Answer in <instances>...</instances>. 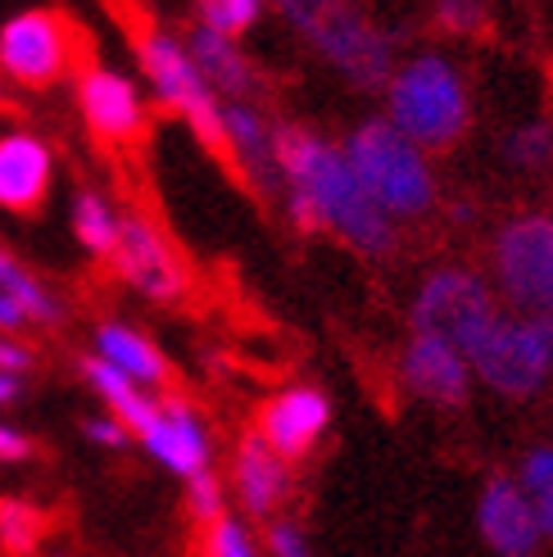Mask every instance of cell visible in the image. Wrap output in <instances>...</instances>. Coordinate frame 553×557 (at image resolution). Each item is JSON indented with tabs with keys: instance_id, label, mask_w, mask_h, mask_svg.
I'll list each match as a JSON object with an SVG mask.
<instances>
[{
	"instance_id": "obj_11",
	"label": "cell",
	"mask_w": 553,
	"mask_h": 557,
	"mask_svg": "<svg viewBox=\"0 0 553 557\" xmlns=\"http://www.w3.org/2000/svg\"><path fill=\"white\" fill-rule=\"evenodd\" d=\"M77 114L105 146H132L146 132L142 87L109 64H87L77 73Z\"/></svg>"
},
{
	"instance_id": "obj_18",
	"label": "cell",
	"mask_w": 553,
	"mask_h": 557,
	"mask_svg": "<svg viewBox=\"0 0 553 557\" xmlns=\"http://www.w3.org/2000/svg\"><path fill=\"white\" fill-rule=\"evenodd\" d=\"M232 485H236L241 508L250 517L268 521L276 508L286 504V494H291V462L276 458L259 431H250V435H241V444H236Z\"/></svg>"
},
{
	"instance_id": "obj_37",
	"label": "cell",
	"mask_w": 553,
	"mask_h": 557,
	"mask_svg": "<svg viewBox=\"0 0 553 557\" xmlns=\"http://www.w3.org/2000/svg\"><path fill=\"white\" fill-rule=\"evenodd\" d=\"M23 399V376H10V372H0V408H10Z\"/></svg>"
},
{
	"instance_id": "obj_3",
	"label": "cell",
	"mask_w": 553,
	"mask_h": 557,
	"mask_svg": "<svg viewBox=\"0 0 553 557\" xmlns=\"http://www.w3.org/2000/svg\"><path fill=\"white\" fill-rule=\"evenodd\" d=\"M354 177L391 218H427L440 200L427 150H418L391 119H364L341 146Z\"/></svg>"
},
{
	"instance_id": "obj_16",
	"label": "cell",
	"mask_w": 553,
	"mask_h": 557,
	"mask_svg": "<svg viewBox=\"0 0 553 557\" xmlns=\"http://www.w3.org/2000/svg\"><path fill=\"white\" fill-rule=\"evenodd\" d=\"M477 531L500 557H531L544 540L540 517H536V498L521 494V485L508 476L486 481V490L477 498Z\"/></svg>"
},
{
	"instance_id": "obj_32",
	"label": "cell",
	"mask_w": 553,
	"mask_h": 557,
	"mask_svg": "<svg viewBox=\"0 0 553 557\" xmlns=\"http://www.w3.org/2000/svg\"><path fill=\"white\" fill-rule=\"evenodd\" d=\"M268 553L272 557H314L304 531H299V525H291V521H272L268 525Z\"/></svg>"
},
{
	"instance_id": "obj_28",
	"label": "cell",
	"mask_w": 553,
	"mask_h": 557,
	"mask_svg": "<svg viewBox=\"0 0 553 557\" xmlns=\"http://www.w3.org/2000/svg\"><path fill=\"white\" fill-rule=\"evenodd\" d=\"M186 508L200 525H209L213 517L228 512V498H223V481L213 476V471H200V476L186 481Z\"/></svg>"
},
{
	"instance_id": "obj_17",
	"label": "cell",
	"mask_w": 553,
	"mask_h": 557,
	"mask_svg": "<svg viewBox=\"0 0 553 557\" xmlns=\"http://www.w3.org/2000/svg\"><path fill=\"white\" fill-rule=\"evenodd\" d=\"M223 132H228V163H236L259 195H282L286 200V177L276 169L272 127L259 109L245 104V100H228L223 104Z\"/></svg>"
},
{
	"instance_id": "obj_31",
	"label": "cell",
	"mask_w": 553,
	"mask_h": 557,
	"mask_svg": "<svg viewBox=\"0 0 553 557\" xmlns=\"http://www.w3.org/2000/svg\"><path fill=\"white\" fill-rule=\"evenodd\" d=\"M272 5L276 10H282V18L295 27V33L304 37V33H309V27L331 10V5H336V0H272Z\"/></svg>"
},
{
	"instance_id": "obj_20",
	"label": "cell",
	"mask_w": 553,
	"mask_h": 557,
	"mask_svg": "<svg viewBox=\"0 0 553 557\" xmlns=\"http://www.w3.org/2000/svg\"><path fill=\"white\" fill-rule=\"evenodd\" d=\"M91 345H96V358H105L109 368H119L123 376H132L142 389H163L173 376L169 368V358H163V349L146 336V331H136L132 322H119V318H109L91 331Z\"/></svg>"
},
{
	"instance_id": "obj_40",
	"label": "cell",
	"mask_w": 553,
	"mask_h": 557,
	"mask_svg": "<svg viewBox=\"0 0 553 557\" xmlns=\"http://www.w3.org/2000/svg\"><path fill=\"white\" fill-rule=\"evenodd\" d=\"M0 109H5V77H0Z\"/></svg>"
},
{
	"instance_id": "obj_35",
	"label": "cell",
	"mask_w": 553,
	"mask_h": 557,
	"mask_svg": "<svg viewBox=\"0 0 553 557\" xmlns=\"http://www.w3.org/2000/svg\"><path fill=\"white\" fill-rule=\"evenodd\" d=\"M33 326V318H27V309L14 299V295H5L0 290V336H23V331Z\"/></svg>"
},
{
	"instance_id": "obj_10",
	"label": "cell",
	"mask_w": 553,
	"mask_h": 557,
	"mask_svg": "<svg viewBox=\"0 0 553 557\" xmlns=\"http://www.w3.org/2000/svg\"><path fill=\"white\" fill-rule=\"evenodd\" d=\"M109 263H114V276L127 290H136L150 304H177L191 290V272H186L182 255L150 213H136V209L123 213L119 245H114V255H109Z\"/></svg>"
},
{
	"instance_id": "obj_2",
	"label": "cell",
	"mask_w": 553,
	"mask_h": 557,
	"mask_svg": "<svg viewBox=\"0 0 553 557\" xmlns=\"http://www.w3.org/2000/svg\"><path fill=\"white\" fill-rule=\"evenodd\" d=\"M385 119L427 154H450L472 127L463 73L445 54H418L385 82Z\"/></svg>"
},
{
	"instance_id": "obj_30",
	"label": "cell",
	"mask_w": 553,
	"mask_h": 557,
	"mask_svg": "<svg viewBox=\"0 0 553 557\" xmlns=\"http://www.w3.org/2000/svg\"><path fill=\"white\" fill-rule=\"evenodd\" d=\"M553 490V449H536L527 462H521V494H549Z\"/></svg>"
},
{
	"instance_id": "obj_29",
	"label": "cell",
	"mask_w": 553,
	"mask_h": 557,
	"mask_svg": "<svg viewBox=\"0 0 553 557\" xmlns=\"http://www.w3.org/2000/svg\"><path fill=\"white\" fill-rule=\"evenodd\" d=\"M82 435H87L91 444H100V449H127V444H132V431L119 422V417H109V412L87 417V422H82Z\"/></svg>"
},
{
	"instance_id": "obj_34",
	"label": "cell",
	"mask_w": 553,
	"mask_h": 557,
	"mask_svg": "<svg viewBox=\"0 0 553 557\" xmlns=\"http://www.w3.org/2000/svg\"><path fill=\"white\" fill-rule=\"evenodd\" d=\"M27 458H33V440H27L19 426L0 422V467L5 462H27Z\"/></svg>"
},
{
	"instance_id": "obj_1",
	"label": "cell",
	"mask_w": 553,
	"mask_h": 557,
	"mask_svg": "<svg viewBox=\"0 0 553 557\" xmlns=\"http://www.w3.org/2000/svg\"><path fill=\"white\" fill-rule=\"evenodd\" d=\"M272 146H276V169H282L286 186L309 195L327 232H336L345 245H354L368 259L395 255L400 245L395 218L372 200L368 186L354 177V169L336 146H327L318 132L295 123L272 127Z\"/></svg>"
},
{
	"instance_id": "obj_12",
	"label": "cell",
	"mask_w": 553,
	"mask_h": 557,
	"mask_svg": "<svg viewBox=\"0 0 553 557\" xmlns=\"http://www.w3.org/2000/svg\"><path fill=\"white\" fill-rule=\"evenodd\" d=\"M142 449L163 467L173 471L177 481H191L200 471H213V440H209V426L205 417L196 412V404L182 399V395H163L150 426L136 435Z\"/></svg>"
},
{
	"instance_id": "obj_38",
	"label": "cell",
	"mask_w": 553,
	"mask_h": 557,
	"mask_svg": "<svg viewBox=\"0 0 553 557\" xmlns=\"http://www.w3.org/2000/svg\"><path fill=\"white\" fill-rule=\"evenodd\" d=\"M536 517H540V531H544V535L553 540V490L536 498Z\"/></svg>"
},
{
	"instance_id": "obj_36",
	"label": "cell",
	"mask_w": 553,
	"mask_h": 557,
	"mask_svg": "<svg viewBox=\"0 0 553 557\" xmlns=\"http://www.w3.org/2000/svg\"><path fill=\"white\" fill-rule=\"evenodd\" d=\"M27 276H33V272H27V268L19 263V255H14V249H10L5 240H0V290H5V295H14V290L27 282Z\"/></svg>"
},
{
	"instance_id": "obj_25",
	"label": "cell",
	"mask_w": 553,
	"mask_h": 557,
	"mask_svg": "<svg viewBox=\"0 0 553 557\" xmlns=\"http://www.w3.org/2000/svg\"><path fill=\"white\" fill-rule=\"evenodd\" d=\"M263 14V0H200V27L218 37H245Z\"/></svg>"
},
{
	"instance_id": "obj_23",
	"label": "cell",
	"mask_w": 553,
	"mask_h": 557,
	"mask_svg": "<svg viewBox=\"0 0 553 557\" xmlns=\"http://www.w3.org/2000/svg\"><path fill=\"white\" fill-rule=\"evenodd\" d=\"M41 540H46V512L33 498H19V494L0 498V548L10 557H33Z\"/></svg>"
},
{
	"instance_id": "obj_19",
	"label": "cell",
	"mask_w": 553,
	"mask_h": 557,
	"mask_svg": "<svg viewBox=\"0 0 553 557\" xmlns=\"http://www.w3.org/2000/svg\"><path fill=\"white\" fill-rule=\"evenodd\" d=\"M182 41H186L191 64L200 69V77L209 82V91H213L218 100H223V104H228V100H245V104L255 100L259 73H255V64L241 54V46H236L232 37H218V33H209V27L196 23Z\"/></svg>"
},
{
	"instance_id": "obj_8",
	"label": "cell",
	"mask_w": 553,
	"mask_h": 557,
	"mask_svg": "<svg viewBox=\"0 0 553 557\" xmlns=\"http://www.w3.org/2000/svg\"><path fill=\"white\" fill-rule=\"evenodd\" d=\"M494 282L521 313L553 318V213L508 218L490 245Z\"/></svg>"
},
{
	"instance_id": "obj_14",
	"label": "cell",
	"mask_w": 553,
	"mask_h": 557,
	"mask_svg": "<svg viewBox=\"0 0 553 557\" xmlns=\"http://www.w3.org/2000/svg\"><path fill=\"white\" fill-rule=\"evenodd\" d=\"M327 426H331V404L314 385H291L259 408V435L268 440V449L286 462L309 458Z\"/></svg>"
},
{
	"instance_id": "obj_22",
	"label": "cell",
	"mask_w": 553,
	"mask_h": 557,
	"mask_svg": "<svg viewBox=\"0 0 553 557\" xmlns=\"http://www.w3.org/2000/svg\"><path fill=\"white\" fill-rule=\"evenodd\" d=\"M119 227H123V213L109 205L100 190H77L73 195V236L87 255H96V259L114 255Z\"/></svg>"
},
{
	"instance_id": "obj_21",
	"label": "cell",
	"mask_w": 553,
	"mask_h": 557,
	"mask_svg": "<svg viewBox=\"0 0 553 557\" xmlns=\"http://www.w3.org/2000/svg\"><path fill=\"white\" fill-rule=\"evenodd\" d=\"M82 376H87V385L96 389V399L105 404V412L119 417V422L132 431V440L150 426V417L159 408V399L150 395V389H142L132 376H123L119 368H109L105 358H96V354L82 358Z\"/></svg>"
},
{
	"instance_id": "obj_27",
	"label": "cell",
	"mask_w": 553,
	"mask_h": 557,
	"mask_svg": "<svg viewBox=\"0 0 553 557\" xmlns=\"http://www.w3.org/2000/svg\"><path fill=\"white\" fill-rule=\"evenodd\" d=\"M431 10H435V23L454 37H477L490 14L486 0H431Z\"/></svg>"
},
{
	"instance_id": "obj_9",
	"label": "cell",
	"mask_w": 553,
	"mask_h": 557,
	"mask_svg": "<svg viewBox=\"0 0 553 557\" xmlns=\"http://www.w3.org/2000/svg\"><path fill=\"white\" fill-rule=\"evenodd\" d=\"M309 46L322 60L349 77V87L358 91H381L395 73V46L381 27L354 5V0H336L309 33Z\"/></svg>"
},
{
	"instance_id": "obj_26",
	"label": "cell",
	"mask_w": 553,
	"mask_h": 557,
	"mask_svg": "<svg viewBox=\"0 0 553 557\" xmlns=\"http://www.w3.org/2000/svg\"><path fill=\"white\" fill-rule=\"evenodd\" d=\"M205 557H259V548H255V535L245 531V521L241 517H232V512H223V517H213L209 525H205Z\"/></svg>"
},
{
	"instance_id": "obj_39",
	"label": "cell",
	"mask_w": 553,
	"mask_h": 557,
	"mask_svg": "<svg viewBox=\"0 0 553 557\" xmlns=\"http://www.w3.org/2000/svg\"><path fill=\"white\" fill-rule=\"evenodd\" d=\"M472 218H477V209L467 205V200H463V205H454V222H472Z\"/></svg>"
},
{
	"instance_id": "obj_13",
	"label": "cell",
	"mask_w": 553,
	"mask_h": 557,
	"mask_svg": "<svg viewBox=\"0 0 553 557\" xmlns=\"http://www.w3.org/2000/svg\"><path fill=\"white\" fill-rule=\"evenodd\" d=\"M54 186V150L46 136L10 127L0 132V209L33 218L50 200Z\"/></svg>"
},
{
	"instance_id": "obj_7",
	"label": "cell",
	"mask_w": 553,
	"mask_h": 557,
	"mask_svg": "<svg viewBox=\"0 0 553 557\" xmlns=\"http://www.w3.org/2000/svg\"><path fill=\"white\" fill-rule=\"evenodd\" d=\"M77 54V27L54 5H27L0 23V77L23 91H50Z\"/></svg>"
},
{
	"instance_id": "obj_6",
	"label": "cell",
	"mask_w": 553,
	"mask_h": 557,
	"mask_svg": "<svg viewBox=\"0 0 553 557\" xmlns=\"http://www.w3.org/2000/svg\"><path fill=\"white\" fill-rule=\"evenodd\" d=\"M494 322H500L494 290L467 268H435L413 299V331L454 345L463 358H472Z\"/></svg>"
},
{
	"instance_id": "obj_4",
	"label": "cell",
	"mask_w": 553,
	"mask_h": 557,
	"mask_svg": "<svg viewBox=\"0 0 553 557\" xmlns=\"http://www.w3.org/2000/svg\"><path fill=\"white\" fill-rule=\"evenodd\" d=\"M142 54V73L150 82V91L163 109L173 114L200 136V146L218 159H228V132H223V100L209 91V82L200 77V69L191 64L186 41L163 33V27H150L136 46Z\"/></svg>"
},
{
	"instance_id": "obj_33",
	"label": "cell",
	"mask_w": 553,
	"mask_h": 557,
	"mask_svg": "<svg viewBox=\"0 0 553 557\" xmlns=\"http://www.w3.org/2000/svg\"><path fill=\"white\" fill-rule=\"evenodd\" d=\"M33 363H37L33 345H23L19 336H0V372L23 376V372H33Z\"/></svg>"
},
{
	"instance_id": "obj_15",
	"label": "cell",
	"mask_w": 553,
	"mask_h": 557,
	"mask_svg": "<svg viewBox=\"0 0 553 557\" xmlns=\"http://www.w3.org/2000/svg\"><path fill=\"white\" fill-rule=\"evenodd\" d=\"M400 381L435 408H463L472 395V363L454 345L413 331V341L400 354Z\"/></svg>"
},
{
	"instance_id": "obj_24",
	"label": "cell",
	"mask_w": 553,
	"mask_h": 557,
	"mask_svg": "<svg viewBox=\"0 0 553 557\" xmlns=\"http://www.w3.org/2000/svg\"><path fill=\"white\" fill-rule=\"evenodd\" d=\"M504 159H508V169H517V173L549 169V163H553V127L544 119L540 123H521L517 132H508Z\"/></svg>"
},
{
	"instance_id": "obj_5",
	"label": "cell",
	"mask_w": 553,
	"mask_h": 557,
	"mask_svg": "<svg viewBox=\"0 0 553 557\" xmlns=\"http://www.w3.org/2000/svg\"><path fill=\"white\" fill-rule=\"evenodd\" d=\"M472 376L486 381L504 399H531L553 376V318L549 313H517L490 326V336L472 349Z\"/></svg>"
}]
</instances>
